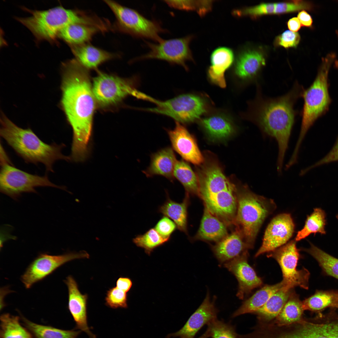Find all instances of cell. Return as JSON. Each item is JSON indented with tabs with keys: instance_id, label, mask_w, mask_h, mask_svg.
<instances>
[{
	"instance_id": "cell-29",
	"label": "cell",
	"mask_w": 338,
	"mask_h": 338,
	"mask_svg": "<svg viewBox=\"0 0 338 338\" xmlns=\"http://www.w3.org/2000/svg\"><path fill=\"white\" fill-rule=\"evenodd\" d=\"M189 195L186 194L182 202H177L167 195L165 202L158 208V211L171 219L176 224L180 231L187 233V208L189 204Z\"/></svg>"
},
{
	"instance_id": "cell-45",
	"label": "cell",
	"mask_w": 338,
	"mask_h": 338,
	"mask_svg": "<svg viewBox=\"0 0 338 338\" xmlns=\"http://www.w3.org/2000/svg\"><path fill=\"white\" fill-rule=\"evenodd\" d=\"M300 40L298 33L287 30L275 38L274 44L275 46H281L286 49L296 48Z\"/></svg>"
},
{
	"instance_id": "cell-22",
	"label": "cell",
	"mask_w": 338,
	"mask_h": 338,
	"mask_svg": "<svg viewBox=\"0 0 338 338\" xmlns=\"http://www.w3.org/2000/svg\"><path fill=\"white\" fill-rule=\"evenodd\" d=\"M212 250L220 264L224 263L250 249L237 229L216 243Z\"/></svg>"
},
{
	"instance_id": "cell-53",
	"label": "cell",
	"mask_w": 338,
	"mask_h": 338,
	"mask_svg": "<svg viewBox=\"0 0 338 338\" xmlns=\"http://www.w3.org/2000/svg\"><path fill=\"white\" fill-rule=\"evenodd\" d=\"M334 67L338 70V60H335L334 62Z\"/></svg>"
},
{
	"instance_id": "cell-25",
	"label": "cell",
	"mask_w": 338,
	"mask_h": 338,
	"mask_svg": "<svg viewBox=\"0 0 338 338\" xmlns=\"http://www.w3.org/2000/svg\"><path fill=\"white\" fill-rule=\"evenodd\" d=\"M227 226L205 207L200 227L193 240L217 243L228 234Z\"/></svg>"
},
{
	"instance_id": "cell-34",
	"label": "cell",
	"mask_w": 338,
	"mask_h": 338,
	"mask_svg": "<svg viewBox=\"0 0 338 338\" xmlns=\"http://www.w3.org/2000/svg\"><path fill=\"white\" fill-rule=\"evenodd\" d=\"M173 175L183 185L186 194L199 196V183L196 174L187 163L183 160H177Z\"/></svg>"
},
{
	"instance_id": "cell-16",
	"label": "cell",
	"mask_w": 338,
	"mask_h": 338,
	"mask_svg": "<svg viewBox=\"0 0 338 338\" xmlns=\"http://www.w3.org/2000/svg\"><path fill=\"white\" fill-rule=\"evenodd\" d=\"M294 228V223L290 214L282 213L274 217L265 230L262 244L255 257L284 245L292 237Z\"/></svg>"
},
{
	"instance_id": "cell-31",
	"label": "cell",
	"mask_w": 338,
	"mask_h": 338,
	"mask_svg": "<svg viewBox=\"0 0 338 338\" xmlns=\"http://www.w3.org/2000/svg\"><path fill=\"white\" fill-rule=\"evenodd\" d=\"M99 31L101 30L95 26L83 24H73L63 28L59 32L58 37L70 46L79 45L86 44Z\"/></svg>"
},
{
	"instance_id": "cell-24",
	"label": "cell",
	"mask_w": 338,
	"mask_h": 338,
	"mask_svg": "<svg viewBox=\"0 0 338 338\" xmlns=\"http://www.w3.org/2000/svg\"><path fill=\"white\" fill-rule=\"evenodd\" d=\"M234 60V53L231 49L222 47L214 50L211 55V64L208 70V76L211 81L221 88H225V73Z\"/></svg>"
},
{
	"instance_id": "cell-20",
	"label": "cell",
	"mask_w": 338,
	"mask_h": 338,
	"mask_svg": "<svg viewBox=\"0 0 338 338\" xmlns=\"http://www.w3.org/2000/svg\"><path fill=\"white\" fill-rule=\"evenodd\" d=\"M64 282L68 289V309L76 323L77 329L84 332L90 338H96L88 324L87 294L81 293L76 282L72 276H68Z\"/></svg>"
},
{
	"instance_id": "cell-28",
	"label": "cell",
	"mask_w": 338,
	"mask_h": 338,
	"mask_svg": "<svg viewBox=\"0 0 338 338\" xmlns=\"http://www.w3.org/2000/svg\"><path fill=\"white\" fill-rule=\"evenodd\" d=\"M285 286L283 282L274 285H266L245 300L231 315L232 318L246 314H253L262 307L275 292Z\"/></svg>"
},
{
	"instance_id": "cell-47",
	"label": "cell",
	"mask_w": 338,
	"mask_h": 338,
	"mask_svg": "<svg viewBox=\"0 0 338 338\" xmlns=\"http://www.w3.org/2000/svg\"><path fill=\"white\" fill-rule=\"evenodd\" d=\"M338 161V137L333 147L325 156L313 165L307 168V170H310L321 165L330 162Z\"/></svg>"
},
{
	"instance_id": "cell-2",
	"label": "cell",
	"mask_w": 338,
	"mask_h": 338,
	"mask_svg": "<svg viewBox=\"0 0 338 338\" xmlns=\"http://www.w3.org/2000/svg\"><path fill=\"white\" fill-rule=\"evenodd\" d=\"M304 90L303 86L296 81L286 94L269 98L263 95L258 83L255 97L249 103L246 118L257 126L264 136L274 138L277 141L278 151L276 165L279 172L282 171L284 156L297 114L294 105L302 97Z\"/></svg>"
},
{
	"instance_id": "cell-38",
	"label": "cell",
	"mask_w": 338,
	"mask_h": 338,
	"mask_svg": "<svg viewBox=\"0 0 338 338\" xmlns=\"http://www.w3.org/2000/svg\"><path fill=\"white\" fill-rule=\"evenodd\" d=\"M308 248H301L311 255L318 262L323 271L327 275L338 279V259L333 257L310 243Z\"/></svg>"
},
{
	"instance_id": "cell-43",
	"label": "cell",
	"mask_w": 338,
	"mask_h": 338,
	"mask_svg": "<svg viewBox=\"0 0 338 338\" xmlns=\"http://www.w3.org/2000/svg\"><path fill=\"white\" fill-rule=\"evenodd\" d=\"M313 4L308 1L293 0L287 2L275 3V14L291 13L300 10L311 11L313 10Z\"/></svg>"
},
{
	"instance_id": "cell-46",
	"label": "cell",
	"mask_w": 338,
	"mask_h": 338,
	"mask_svg": "<svg viewBox=\"0 0 338 338\" xmlns=\"http://www.w3.org/2000/svg\"><path fill=\"white\" fill-rule=\"evenodd\" d=\"M177 228L175 223L170 218L165 216L159 220L154 228L162 237L169 240Z\"/></svg>"
},
{
	"instance_id": "cell-54",
	"label": "cell",
	"mask_w": 338,
	"mask_h": 338,
	"mask_svg": "<svg viewBox=\"0 0 338 338\" xmlns=\"http://www.w3.org/2000/svg\"><path fill=\"white\" fill-rule=\"evenodd\" d=\"M338 308V300L335 306V308Z\"/></svg>"
},
{
	"instance_id": "cell-35",
	"label": "cell",
	"mask_w": 338,
	"mask_h": 338,
	"mask_svg": "<svg viewBox=\"0 0 338 338\" xmlns=\"http://www.w3.org/2000/svg\"><path fill=\"white\" fill-rule=\"evenodd\" d=\"M326 214L319 208H314L313 212L307 216L303 228L297 233L295 239L296 241L304 239L312 233H326Z\"/></svg>"
},
{
	"instance_id": "cell-1",
	"label": "cell",
	"mask_w": 338,
	"mask_h": 338,
	"mask_svg": "<svg viewBox=\"0 0 338 338\" xmlns=\"http://www.w3.org/2000/svg\"><path fill=\"white\" fill-rule=\"evenodd\" d=\"M61 105L73 130L70 156L84 161L91 153L96 101L88 69L75 59L62 65Z\"/></svg>"
},
{
	"instance_id": "cell-37",
	"label": "cell",
	"mask_w": 338,
	"mask_h": 338,
	"mask_svg": "<svg viewBox=\"0 0 338 338\" xmlns=\"http://www.w3.org/2000/svg\"><path fill=\"white\" fill-rule=\"evenodd\" d=\"M1 338H32L17 316L6 313L0 317Z\"/></svg>"
},
{
	"instance_id": "cell-18",
	"label": "cell",
	"mask_w": 338,
	"mask_h": 338,
	"mask_svg": "<svg viewBox=\"0 0 338 338\" xmlns=\"http://www.w3.org/2000/svg\"><path fill=\"white\" fill-rule=\"evenodd\" d=\"M216 297L211 301L207 291L203 302L191 315L183 327L178 331L168 335L166 337L194 338L199 331L205 325L217 318L218 310L215 302Z\"/></svg>"
},
{
	"instance_id": "cell-17",
	"label": "cell",
	"mask_w": 338,
	"mask_h": 338,
	"mask_svg": "<svg viewBox=\"0 0 338 338\" xmlns=\"http://www.w3.org/2000/svg\"><path fill=\"white\" fill-rule=\"evenodd\" d=\"M248 251L224 264V266L236 277L238 282L236 295L243 300L255 289L263 284L261 278L258 277L248 262Z\"/></svg>"
},
{
	"instance_id": "cell-6",
	"label": "cell",
	"mask_w": 338,
	"mask_h": 338,
	"mask_svg": "<svg viewBox=\"0 0 338 338\" xmlns=\"http://www.w3.org/2000/svg\"><path fill=\"white\" fill-rule=\"evenodd\" d=\"M30 17L18 18L17 20L27 28L38 40H55L60 31L66 26L80 23L96 25L95 16L81 11L65 8L61 6L45 10H29Z\"/></svg>"
},
{
	"instance_id": "cell-42",
	"label": "cell",
	"mask_w": 338,
	"mask_h": 338,
	"mask_svg": "<svg viewBox=\"0 0 338 338\" xmlns=\"http://www.w3.org/2000/svg\"><path fill=\"white\" fill-rule=\"evenodd\" d=\"M275 3H264L259 5L233 11V14L237 17L248 16L253 18H256L261 15L274 14V13Z\"/></svg>"
},
{
	"instance_id": "cell-12",
	"label": "cell",
	"mask_w": 338,
	"mask_h": 338,
	"mask_svg": "<svg viewBox=\"0 0 338 338\" xmlns=\"http://www.w3.org/2000/svg\"><path fill=\"white\" fill-rule=\"evenodd\" d=\"M295 239L268 253L267 256L274 259L281 268L285 286L291 289L299 286L305 289L309 288L310 274L305 268L297 269L300 258L299 250Z\"/></svg>"
},
{
	"instance_id": "cell-11",
	"label": "cell",
	"mask_w": 338,
	"mask_h": 338,
	"mask_svg": "<svg viewBox=\"0 0 338 338\" xmlns=\"http://www.w3.org/2000/svg\"><path fill=\"white\" fill-rule=\"evenodd\" d=\"M0 172V191L15 200L24 193H35L38 187H49L65 190L64 187L51 182L47 175L32 174L14 167L12 165L2 166Z\"/></svg>"
},
{
	"instance_id": "cell-13",
	"label": "cell",
	"mask_w": 338,
	"mask_h": 338,
	"mask_svg": "<svg viewBox=\"0 0 338 338\" xmlns=\"http://www.w3.org/2000/svg\"><path fill=\"white\" fill-rule=\"evenodd\" d=\"M192 38V36L189 35L182 38L163 39L157 44L146 41L150 51L138 57L137 60L156 59L165 60L181 65L187 70L186 62L193 60L189 47Z\"/></svg>"
},
{
	"instance_id": "cell-14",
	"label": "cell",
	"mask_w": 338,
	"mask_h": 338,
	"mask_svg": "<svg viewBox=\"0 0 338 338\" xmlns=\"http://www.w3.org/2000/svg\"><path fill=\"white\" fill-rule=\"evenodd\" d=\"M89 257V254L85 251L58 255L41 253L28 266L21 277V280L25 288L29 289L66 263L76 259Z\"/></svg>"
},
{
	"instance_id": "cell-10",
	"label": "cell",
	"mask_w": 338,
	"mask_h": 338,
	"mask_svg": "<svg viewBox=\"0 0 338 338\" xmlns=\"http://www.w3.org/2000/svg\"><path fill=\"white\" fill-rule=\"evenodd\" d=\"M136 80L135 77L122 78L99 72L94 79L92 86L96 102L106 108L118 105L129 96L137 98L140 91L136 88Z\"/></svg>"
},
{
	"instance_id": "cell-36",
	"label": "cell",
	"mask_w": 338,
	"mask_h": 338,
	"mask_svg": "<svg viewBox=\"0 0 338 338\" xmlns=\"http://www.w3.org/2000/svg\"><path fill=\"white\" fill-rule=\"evenodd\" d=\"M23 319L26 326L37 338H76L81 332L80 330H63Z\"/></svg>"
},
{
	"instance_id": "cell-52",
	"label": "cell",
	"mask_w": 338,
	"mask_h": 338,
	"mask_svg": "<svg viewBox=\"0 0 338 338\" xmlns=\"http://www.w3.org/2000/svg\"><path fill=\"white\" fill-rule=\"evenodd\" d=\"M209 337H210V333L209 329L207 328L205 332L198 338H208Z\"/></svg>"
},
{
	"instance_id": "cell-8",
	"label": "cell",
	"mask_w": 338,
	"mask_h": 338,
	"mask_svg": "<svg viewBox=\"0 0 338 338\" xmlns=\"http://www.w3.org/2000/svg\"><path fill=\"white\" fill-rule=\"evenodd\" d=\"M116 19L115 27L132 36L153 40L157 43L162 39L161 33L166 32L157 22L146 18L137 11L115 2L105 0Z\"/></svg>"
},
{
	"instance_id": "cell-19",
	"label": "cell",
	"mask_w": 338,
	"mask_h": 338,
	"mask_svg": "<svg viewBox=\"0 0 338 338\" xmlns=\"http://www.w3.org/2000/svg\"><path fill=\"white\" fill-rule=\"evenodd\" d=\"M172 149L184 159L196 165L204 161L193 136L182 124L176 122L172 130H166Z\"/></svg>"
},
{
	"instance_id": "cell-26",
	"label": "cell",
	"mask_w": 338,
	"mask_h": 338,
	"mask_svg": "<svg viewBox=\"0 0 338 338\" xmlns=\"http://www.w3.org/2000/svg\"><path fill=\"white\" fill-rule=\"evenodd\" d=\"M70 47L75 59L87 69H96L117 55L87 43Z\"/></svg>"
},
{
	"instance_id": "cell-39",
	"label": "cell",
	"mask_w": 338,
	"mask_h": 338,
	"mask_svg": "<svg viewBox=\"0 0 338 338\" xmlns=\"http://www.w3.org/2000/svg\"><path fill=\"white\" fill-rule=\"evenodd\" d=\"M169 240L162 237L155 228H151L144 234L137 235L133 241L137 247L144 249L145 252L150 255L154 249Z\"/></svg>"
},
{
	"instance_id": "cell-41",
	"label": "cell",
	"mask_w": 338,
	"mask_h": 338,
	"mask_svg": "<svg viewBox=\"0 0 338 338\" xmlns=\"http://www.w3.org/2000/svg\"><path fill=\"white\" fill-rule=\"evenodd\" d=\"M212 338H239L235 325L217 318L207 325Z\"/></svg>"
},
{
	"instance_id": "cell-15",
	"label": "cell",
	"mask_w": 338,
	"mask_h": 338,
	"mask_svg": "<svg viewBox=\"0 0 338 338\" xmlns=\"http://www.w3.org/2000/svg\"><path fill=\"white\" fill-rule=\"evenodd\" d=\"M304 318L299 324L295 338H338V313L333 309Z\"/></svg>"
},
{
	"instance_id": "cell-27",
	"label": "cell",
	"mask_w": 338,
	"mask_h": 338,
	"mask_svg": "<svg viewBox=\"0 0 338 338\" xmlns=\"http://www.w3.org/2000/svg\"><path fill=\"white\" fill-rule=\"evenodd\" d=\"M293 289L284 286L274 294L253 314L256 315L257 321L266 323L274 320L282 309Z\"/></svg>"
},
{
	"instance_id": "cell-7",
	"label": "cell",
	"mask_w": 338,
	"mask_h": 338,
	"mask_svg": "<svg viewBox=\"0 0 338 338\" xmlns=\"http://www.w3.org/2000/svg\"><path fill=\"white\" fill-rule=\"evenodd\" d=\"M237 196V210L233 224L249 248H252L261 226L275 210L276 205L272 199L255 194L246 185L238 188Z\"/></svg>"
},
{
	"instance_id": "cell-9",
	"label": "cell",
	"mask_w": 338,
	"mask_h": 338,
	"mask_svg": "<svg viewBox=\"0 0 338 338\" xmlns=\"http://www.w3.org/2000/svg\"><path fill=\"white\" fill-rule=\"evenodd\" d=\"M156 106L142 110L167 116L181 124L197 120L206 112L207 105L202 97L192 94H183L170 99L160 101L153 99Z\"/></svg>"
},
{
	"instance_id": "cell-30",
	"label": "cell",
	"mask_w": 338,
	"mask_h": 338,
	"mask_svg": "<svg viewBox=\"0 0 338 338\" xmlns=\"http://www.w3.org/2000/svg\"><path fill=\"white\" fill-rule=\"evenodd\" d=\"M200 125L209 138L213 141L228 138L234 132L230 120L224 116L217 115L201 119Z\"/></svg>"
},
{
	"instance_id": "cell-44",
	"label": "cell",
	"mask_w": 338,
	"mask_h": 338,
	"mask_svg": "<svg viewBox=\"0 0 338 338\" xmlns=\"http://www.w3.org/2000/svg\"><path fill=\"white\" fill-rule=\"evenodd\" d=\"M127 293L116 286L107 291L105 298V305L113 309L127 307Z\"/></svg>"
},
{
	"instance_id": "cell-4",
	"label": "cell",
	"mask_w": 338,
	"mask_h": 338,
	"mask_svg": "<svg viewBox=\"0 0 338 338\" xmlns=\"http://www.w3.org/2000/svg\"><path fill=\"white\" fill-rule=\"evenodd\" d=\"M0 122L1 136L26 163H42L46 171L54 172L53 165L57 161H70L69 156L62 152L65 146L64 144H46L30 129L18 127L3 113Z\"/></svg>"
},
{
	"instance_id": "cell-5",
	"label": "cell",
	"mask_w": 338,
	"mask_h": 338,
	"mask_svg": "<svg viewBox=\"0 0 338 338\" xmlns=\"http://www.w3.org/2000/svg\"><path fill=\"white\" fill-rule=\"evenodd\" d=\"M334 53L328 54L322 59L317 75L310 85L304 90L302 97L304 105L302 121L298 138L294 150L298 152L307 132L320 117L328 111L332 102L329 94L328 76L330 69L335 60Z\"/></svg>"
},
{
	"instance_id": "cell-33",
	"label": "cell",
	"mask_w": 338,
	"mask_h": 338,
	"mask_svg": "<svg viewBox=\"0 0 338 338\" xmlns=\"http://www.w3.org/2000/svg\"><path fill=\"white\" fill-rule=\"evenodd\" d=\"M338 300L337 291L317 290L314 294L302 302L305 310L318 313L327 307L335 308Z\"/></svg>"
},
{
	"instance_id": "cell-23",
	"label": "cell",
	"mask_w": 338,
	"mask_h": 338,
	"mask_svg": "<svg viewBox=\"0 0 338 338\" xmlns=\"http://www.w3.org/2000/svg\"><path fill=\"white\" fill-rule=\"evenodd\" d=\"M177 161L173 149L166 147L152 154L149 166L143 172L148 177L161 176L173 182L175 179L174 170Z\"/></svg>"
},
{
	"instance_id": "cell-21",
	"label": "cell",
	"mask_w": 338,
	"mask_h": 338,
	"mask_svg": "<svg viewBox=\"0 0 338 338\" xmlns=\"http://www.w3.org/2000/svg\"><path fill=\"white\" fill-rule=\"evenodd\" d=\"M265 64L264 56L260 51L245 49L241 51L237 57L234 73L238 78L245 82H256L258 83L261 69Z\"/></svg>"
},
{
	"instance_id": "cell-48",
	"label": "cell",
	"mask_w": 338,
	"mask_h": 338,
	"mask_svg": "<svg viewBox=\"0 0 338 338\" xmlns=\"http://www.w3.org/2000/svg\"><path fill=\"white\" fill-rule=\"evenodd\" d=\"M297 18L301 26L309 28L313 27V19L311 16L306 11L302 10L298 14Z\"/></svg>"
},
{
	"instance_id": "cell-51",
	"label": "cell",
	"mask_w": 338,
	"mask_h": 338,
	"mask_svg": "<svg viewBox=\"0 0 338 338\" xmlns=\"http://www.w3.org/2000/svg\"><path fill=\"white\" fill-rule=\"evenodd\" d=\"M0 154V163L1 166L6 164L12 165L9 158L2 145H1Z\"/></svg>"
},
{
	"instance_id": "cell-50",
	"label": "cell",
	"mask_w": 338,
	"mask_h": 338,
	"mask_svg": "<svg viewBox=\"0 0 338 338\" xmlns=\"http://www.w3.org/2000/svg\"><path fill=\"white\" fill-rule=\"evenodd\" d=\"M288 28L293 32H296L301 28V25L298 18L296 17L289 19L287 23Z\"/></svg>"
},
{
	"instance_id": "cell-40",
	"label": "cell",
	"mask_w": 338,
	"mask_h": 338,
	"mask_svg": "<svg viewBox=\"0 0 338 338\" xmlns=\"http://www.w3.org/2000/svg\"><path fill=\"white\" fill-rule=\"evenodd\" d=\"M170 7L181 10L194 11L203 16L212 9L213 1L210 0H165Z\"/></svg>"
},
{
	"instance_id": "cell-32",
	"label": "cell",
	"mask_w": 338,
	"mask_h": 338,
	"mask_svg": "<svg viewBox=\"0 0 338 338\" xmlns=\"http://www.w3.org/2000/svg\"><path fill=\"white\" fill-rule=\"evenodd\" d=\"M304 311L302 301L293 289L282 309L272 321L279 325L294 323L303 319Z\"/></svg>"
},
{
	"instance_id": "cell-49",
	"label": "cell",
	"mask_w": 338,
	"mask_h": 338,
	"mask_svg": "<svg viewBox=\"0 0 338 338\" xmlns=\"http://www.w3.org/2000/svg\"><path fill=\"white\" fill-rule=\"evenodd\" d=\"M132 286V282L128 278L120 277L116 282V287L126 293L129 291Z\"/></svg>"
},
{
	"instance_id": "cell-56",
	"label": "cell",
	"mask_w": 338,
	"mask_h": 338,
	"mask_svg": "<svg viewBox=\"0 0 338 338\" xmlns=\"http://www.w3.org/2000/svg\"><path fill=\"white\" fill-rule=\"evenodd\" d=\"M336 218L338 219V214L336 216Z\"/></svg>"
},
{
	"instance_id": "cell-3",
	"label": "cell",
	"mask_w": 338,
	"mask_h": 338,
	"mask_svg": "<svg viewBox=\"0 0 338 338\" xmlns=\"http://www.w3.org/2000/svg\"><path fill=\"white\" fill-rule=\"evenodd\" d=\"M199 196L205 207L228 226L233 224L237 207L238 189L224 175L218 161L206 159L196 173Z\"/></svg>"
},
{
	"instance_id": "cell-55",
	"label": "cell",
	"mask_w": 338,
	"mask_h": 338,
	"mask_svg": "<svg viewBox=\"0 0 338 338\" xmlns=\"http://www.w3.org/2000/svg\"><path fill=\"white\" fill-rule=\"evenodd\" d=\"M335 33H336L337 35V36L338 37V30H336Z\"/></svg>"
}]
</instances>
